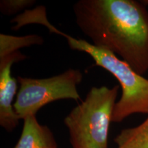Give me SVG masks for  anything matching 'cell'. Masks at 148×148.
Segmentation results:
<instances>
[{
	"label": "cell",
	"instance_id": "obj_1",
	"mask_svg": "<svg viewBox=\"0 0 148 148\" xmlns=\"http://www.w3.org/2000/svg\"><path fill=\"white\" fill-rule=\"evenodd\" d=\"M77 27L92 45L119 56L136 73L148 71V10L134 0H79Z\"/></svg>",
	"mask_w": 148,
	"mask_h": 148
},
{
	"label": "cell",
	"instance_id": "obj_2",
	"mask_svg": "<svg viewBox=\"0 0 148 148\" xmlns=\"http://www.w3.org/2000/svg\"><path fill=\"white\" fill-rule=\"evenodd\" d=\"M119 86L92 87L64 123L72 148H108V131Z\"/></svg>",
	"mask_w": 148,
	"mask_h": 148
},
{
	"label": "cell",
	"instance_id": "obj_3",
	"mask_svg": "<svg viewBox=\"0 0 148 148\" xmlns=\"http://www.w3.org/2000/svg\"><path fill=\"white\" fill-rule=\"evenodd\" d=\"M61 36L67 40L71 49L88 53L96 66L108 71L119 82L122 94L114 106L112 122L119 123L132 114H148V79L136 73L125 61L110 51L64 32Z\"/></svg>",
	"mask_w": 148,
	"mask_h": 148
},
{
	"label": "cell",
	"instance_id": "obj_4",
	"mask_svg": "<svg viewBox=\"0 0 148 148\" xmlns=\"http://www.w3.org/2000/svg\"><path fill=\"white\" fill-rule=\"evenodd\" d=\"M79 69H69L63 73L46 78L18 76L19 88L14 109L20 119L34 115L48 103L60 99H80L77 86L82 82Z\"/></svg>",
	"mask_w": 148,
	"mask_h": 148
},
{
	"label": "cell",
	"instance_id": "obj_5",
	"mask_svg": "<svg viewBox=\"0 0 148 148\" xmlns=\"http://www.w3.org/2000/svg\"><path fill=\"white\" fill-rule=\"evenodd\" d=\"M26 58L25 55L16 51L0 58V125L7 132L13 130L20 120L14 111L13 102L17 94L18 82L12 76L11 66Z\"/></svg>",
	"mask_w": 148,
	"mask_h": 148
},
{
	"label": "cell",
	"instance_id": "obj_6",
	"mask_svg": "<svg viewBox=\"0 0 148 148\" xmlns=\"http://www.w3.org/2000/svg\"><path fill=\"white\" fill-rule=\"evenodd\" d=\"M14 148H58V144L49 127L32 115L23 119L21 136Z\"/></svg>",
	"mask_w": 148,
	"mask_h": 148
},
{
	"label": "cell",
	"instance_id": "obj_7",
	"mask_svg": "<svg viewBox=\"0 0 148 148\" xmlns=\"http://www.w3.org/2000/svg\"><path fill=\"white\" fill-rule=\"evenodd\" d=\"M114 142L117 148H148V117L138 126L121 130Z\"/></svg>",
	"mask_w": 148,
	"mask_h": 148
},
{
	"label": "cell",
	"instance_id": "obj_8",
	"mask_svg": "<svg viewBox=\"0 0 148 148\" xmlns=\"http://www.w3.org/2000/svg\"><path fill=\"white\" fill-rule=\"evenodd\" d=\"M44 42L42 36L37 34L14 36L12 35L0 34V58H4L11 53L19 51L20 49L32 45H40Z\"/></svg>",
	"mask_w": 148,
	"mask_h": 148
},
{
	"label": "cell",
	"instance_id": "obj_9",
	"mask_svg": "<svg viewBox=\"0 0 148 148\" xmlns=\"http://www.w3.org/2000/svg\"><path fill=\"white\" fill-rule=\"evenodd\" d=\"M15 22L16 25L13 29H16L25 25V24L30 23H36L45 26L51 32L54 28V26L49 23L46 16V9L43 6L37 7L36 9L32 10H27L25 12L20 15H18L16 18L11 21Z\"/></svg>",
	"mask_w": 148,
	"mask_h": 148
},
{
	"label": "cell",
	"instance_id": "obj_10",
	"mask_svg": "<svg viewBox=\"0 0 148 148\" xmlns=\"http://www.w3.org/2000/svg\"><path fill=\"white\" fill-rule=\"evenodd\" d=\"M34 3V0H1L0 10L3 14L11 15L32 6Z\"/></svg>",
	"mask_w": 148,
	"mask_h": 148
},
{
	"label": "cell",
	"instance_id": "obj_11",
	"mask_svg": "<svg viewBox=\"0 0 148 148\" xmlns=\"http://www.w3.org/2000/svg\"><path fill=\"white\" fill-rule=\"evenodd\" d=\"M143 2H144L143 3H145H145H148V1H143Z\"/></svg>",
	"mask_w": 148,
	"mask_h": 148
}]
</instances>
